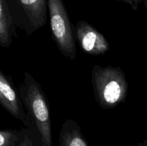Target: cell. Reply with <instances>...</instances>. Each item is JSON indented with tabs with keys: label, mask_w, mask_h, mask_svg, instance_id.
<instances>
[{
	"label": "cell",
	"mask_w": 147,
	"mask_h": 146,
	"mask_svg": "<svg viewBox=\"0 0 147 146\" xmlns=\"http://www.w3.org/2000/svg\"><path fill=\"white\" fill-rule=\"evenodd\" d=\"M92 84L95 97L103 109H111L126 100L128 83L120 67L94 65Z\"/></svg>",
	"instance_id": "6da1fadb"
},
{
	"label": "cell",
	"mask_w": 147,
	"mask_h": 146,
	"mask_svg": "<svg viewBox=\"0 0 147 146\" xmlns=\"http://www.w3.org/2000/svg\"><path fill=\"white\" fill-rule=\"evenodd\" d=\"M20 97L37 127L43 146H53L51 120L45 94L29 72L20 89Z\"/></svg>",
	"instance_id": "7a4b0ae2"
},
{
	"label": "cell",
	"mask_w": 147,
	"mask_h": 146,
	"mask_svg": "<svg viewBox=\"0 0 147 146\" xmlns=\"http://www.w3.org/2000/svg\"><path fill=\"white\" fill-rule=\"evenodd\" d=\"M52 36L60 52L70 60L76 59L74 34L63 0H47Z\"/></svg>",
	"instance_id": "3957f363"
},
{
	"label": "cell",
	"mask_w": 147,
	"mask_h": 146,
	"mask_svg": "<svg viewBox=\"0 0 147 146\" xmlns=\"http://www.w3.org/2000/svg\"><path fill=\"white\" fill-rule=\"evenodd\" d=\"M15 7L9 9L14 27L30 35L46 24L47 0H14Z\"/></svg>",
	"instance_id": "277c9868"
},
{
	"label": "cell",
	"mask_w": 147,
	"mask_h": 146,
	"mask_svg": "<svg viewBox=\"0 0 147 146\" xmlns=\"http://www.w3.org/2000/svg\"><path fill=\"white\" fill-rule=\"evenodd\" d=\"M76 38L83 51L91 55L103 54L110 49L104 36L86 21L76 24Z\"/></svg>",
	"instance_id": "5b68a950"
},
{
	"label": "cell",
	"mask_w": 147,
	"mask_h": 146,
	"mask_svg": "<svg viewBox=\"0 0 147 146\" xmlns=\"http://www.w3.org/2000/svg\"><path fill=\"white\" fill-rule=\"evenodd\" d=\"M0 104L14 118L22 122L25 125H30L23 108L22 101L12 83L1 71H0Z\"/></svg>",
	"instance_id": "8992f818"
},
{
	"label": "cell",
	"mask_w": 147,
	"mask_h": 146,
	"mask_svg": "<svg viewBox=\"0 0 147 146\" xmlns=\"http://www.w3.org/2000/svg\"><path fill=\"white\" fill-rule=\"evenodd\" d=\"M59 146H88L76 122L67 120L63 123L60 133Z\"/></svg>",
	"instance_id": "52a82bcc"
},
{
	"label": "cell",
	"mask_w": 147,
	"mask_h": 146,
	"mask_svg": "<svg viewBox=\"0 0 147 146\" xmlns=\"http://www.w3.org/2000/svg\"><path fill=\"white\" fill-rule=\"evenodd\" d=\"M15 27L10 16L6 0H0V46L9 47L15 36Z\"/></svg>",
	"instance_id": "ba28073f"
},
{
	"label": "cell",
	"mask_w": 147,
	"mask_h": 146,
	"mask_svg": "<svg viewBox=\"0 0 147 146\" xmlns=\"http://www.w3.org/2000/svg\"><path fill=\"white\" fill-rule=\"evenodd\" d=\"M20 140L17 132L11 130H0V146H17Z\"/></svg>",
	"instance_id": "9c48e42d"
},
{
	"label": "cell",
	"mask_w": 147,
	"mask_h": 146,
	"mask_svg": "<svg viewBox=\"0 0 147 146\" xmlns=\"http://www.w3.org/2000/svg\"><path fill=\"white\" fill-rule=\"evenodd\" d=\"M17 146H43L41 140H36L35 137H32L29 133H25L21 139Z\"/></svg>",
	"instance_id": "30bf717a"
},
{
	"label": "cell",
	"mask_w": 147,
	"mask_h": 146,
	"mask_svg": "<svg viewBox=\"0 0 147 146\" xmlns=\"http://www.w3.org/2000/svg\"><path fill=\"white\" fill-rule=\"evenodd\" d=\"M128 1V4H130L134 9H136L137 7L138 4L141 2L143 0H127Z\"/></svg>",
	"instance_id": "8fae6325"
},
{
	"label": "cell",
	"mask_w": 147,
	"mask_h": 146,
	"mask_svg": "<svg viewBox=\"0 0 147 146\" xmlns=\"http://www.w3.org/2000/svg\"><path fill=\"white\" fill-rule=\"evenodd\" d=\"M118 1H123V2L128 3V1H127V0H118Z\"/></svg>",
	"instance_id": "7c38bea8"
},
{
	"label": "cell",
	"mask_w": 147,
	"mask_h": 146,
	"mask_svg": "<svg viewBox=\"0 0 147 146\" xmlns=\"http://www.w3.org/2000/svg\"><path fill=\"white\" fill-rule=\"evenodd\" d=\"M143 1H144V4H145V5H146V7L147 8V0H143Z\"/></svg>",
	"instance_id": "4fadbf2b"
},
{
	"label": "cell",
	"mask_w": 147,
	"mask_h": 146,
	"mask_svg": "<svg viewBox=\"0 0 147 146\" xmlns=\"http://www.w3.org/2000/svg\"><path fill=\"white\" fill-rule=\"evenodd\" d=\"M146 112H147V110H146Z\"/></svg>",
	"instance_id": "5bb4252c"
}]
</instances>
